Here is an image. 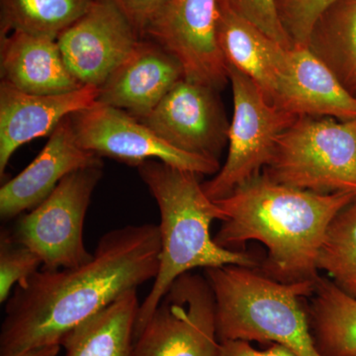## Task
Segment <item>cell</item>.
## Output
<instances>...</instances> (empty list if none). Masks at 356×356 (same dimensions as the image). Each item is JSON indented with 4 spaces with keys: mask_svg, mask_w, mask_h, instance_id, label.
I'll use <instances>...</instances> for the list:
<instances>
[{
    "mask_svg": "<svg viewBox=\"0 0 356 356\" xmlns=\"http://www.w3.org/2000/svg\"><path fill=\"white\" fill-rule=\"evenodd\" d=\"M159 252L158 225H129L105 234L86 264L40 269L6 302L0 356H57L70 332L156 278Z\"/></svg>",
    "mask_w": 356,
    "mask_h": 356,
    "instance_id": "cell-1",
    "label": "cell"
},
{
    "mask_svg": "<svg viewBox=\"0 0 356 356\" xmlns=\"http://www.w3.org/2000/svg\"><path fill=\"white\" fill-rule=\"evenodd\" d=\"M350 192L316 193L261 175L215 202L225 214L214 241L234 250L248 241L268 250L262 273L282 283L316 280L318 254L334 217L355 200Z\"/></svg>",
    "mask_w": 356,
    "mask_h": 356,
    "instance_id": "cell-2",
    "label": "cell"
},
{
    "mask_svg": "<svg viewBox=\"0 0 356 356\" xmlns=\"http://www.w3.org/2000/svg\"><path fill=\"white\" fill-rule=\"evenodd\" d=\"M138 170L158 203L161 252L153 287L140 305L135 339L172 283L184 274L196 268L257 266L250 255L220 247L211 238V225L215 220L224 221L225 214L206 195L196 173L154 159L142 163Z\"/></svg>",
    "mask_w": 356,
    "mask_h": 356,
    "instance_id": "cell-3",
    "label": "cell"
},
{
    "mask_svg": "<svg viewBox=\"0 0 356 356\" xmlns=\"http://www.w3.org/2000/svg\"><path fill=\"white\" fill-rule=\"evenodd\" d=\"M205 278L214 295L219 341L277 343L297 356H322L304 303L316 280L282 283L241 266L205 269Z\"/></svg>",
    "mask_w": 356,
    "mask_h": 356,
    "instance_id": "cell-4",
    "label": "cell"
},
{
    "mask_svg": "<svg viewBox=\"0 0 356 356\" xmlns=\"http://www.w3.org/2000/svg\"><path fill=\"white\" fill-rule=\"evenodd\" d=\"M262 175L302 191L356 194V120L298 117L281 134Z\"/></svg>",
    "mask_w": 356,
    "mask_h": 356,
    "instance_id": "cell-5",
    "label": "cell"
},
{
    "mask_svg": "<svg viewBox=\"0 0 356 356\" xmlns=\"http://www.w3.org/2000/svg\"><path fill=\"white\" fill-rule=\"evenodd\" d=\"M233 92L234 113L229 129L226 163L202 184L211 200L228 197L238 187L259 177L268 165L281 134L298 118L267 99L257 83L227 64Z\"/></svg>",
    "mask_w": 356,
    "mask_h": 356,
    "instance_id": "cell-6",
    "label": "cell"
},
{
    "mask_svg": "<svg viewBox=\"0 0 356 356\" xmlns=\"http://www.w3.org/2000/svg\"><path fill=\"white\" fill-rule=\"evenodd\" d=\"M102 166H90L65 177L48 198L21 215L11 236L41 259L48 270L86 264L93 254L83 242V226Z\"/></svg>",
    "mask_w": 356,
    "mask_h": 356,
    "instance_id": "cell-7",
    "label": "cell"
},
{
    "mask_svg": "<svg viewBox=\"0 0 356 356\" xmlns=\"http://www.w3.org/2000/svg\"><path fill=\"white\" fill-rule=\"evenodd\" d=\"M216 307L207 280L191 273L172 283L135 339V356H218Z\"/></svg>",
    "mask_w": 356,
    "mask_h": 356,
    "instance_id": "cell-8",
    "label": "cell"
},
{
    "mask_svg": "<svg viewBox=\"0 0 356 356\" xmlns=\"http://www.w3.org/2000/svg\"><path fill=\"white\" fill-rule=\"evenodd\" d=\"M79 144L98 156H107L126 165L139 166L147 161L201 175H216L219 161L185 153L124 110L96 102L70 115Z\"/></svg>",
    "mask_w": 356,
    "mask_h": 356,
    "instance_id": "cell-9",
    "label": "cell"
},
{
    "mask_svg": "<svg viewBox=\"0 0 356 356\" xmlns=\"http://www.w3.org/2000/svg\"><path fill=\"white\" fill-rule=\"evenodd\" d=\"M219 0H165L144 38L165 49L184 70V79L221 90L229 83L217 42Z\"/></svg>",
    "mask_w": 356,
    "mask_h": 356,
    "instance_id": "cell-10",
    "label": "cell"
},
{
    "mask_svg": "<svg viewBox=\"0 0 356 356\" xmlns=\"http://www.w3.org/2000/svg\"><path fill=\"white\" fill-rule=\"evenodd\" d=\"M139 32L111 0H95L57 43L67 69L81 86L102 88L137 48Z\"/></svg>",
    "mask_w": 356,
    "mask_h": 356,
    "instance_id": "cell-11",
    "label": "cell"
},
{
    "mask_svg": "<svg viewBox=\"0 0 356 356\" xmlns=\"http://www.w3.org/2000/svg\"><path fill=\"white\" fill-rule=\"evenodd\" d=\"M137 119L185 153L218 161L228 143L229 123L219 90L184 77L152 111Z\"/></svg>",
    "mask_w": 356,
    "mask_h": 356,
    "instance_id": "cell-12",
    "label": "cell"
},
{
    "mask_svg": "<svg viewBox=\"0 0 356 356\" xmlns=\"http://www.w3.org/2000/svg\"><path fill=\"white\" fill-rule=\"evenodd\" d=\"M90 166H102V158L81 147L70 116L67 117L51 132L46 146L34 161L2 185L0 217L10 220L34 209L65 177Z\"/></svg>",
    "mask_w": 356,
    "mask_h": 356,
    "instance_id": "cell-13",
    "label": "cell"
},
{
    "mask_svg": "<svg viewBox=\"0 0 356 356\" xmlns=\"http://www.w3.org/2000/svg\"><path fill=\"white\" fill-rule=\"evenodd\" d=\"M99 88L84 86L60 95H31L0 83V175L18 147L51 134L70 115L93 106Z\"/></svg>",
    "mask_w": 356,
    "mask_h": 356,
    "instance_id": "cell-14",
    "label": "cell"
},
{
    "mask_svg": "<svg viewBox=\"0 0 356 356\" xmlns=\"http://www.w3.org/2000/svg\"><path fill=\"white\" fill-rule=\"evenodd\" d=\"M184 77L177 58L152 40L142 38L132 55L99 88L97 102L140 118Z\"/></svg>",
    "mask_w": 356,
    "mask_h": 356,
    "instance_id": "cell-15",
    "label": "cell"
},
{
    "mask_svg": "<svg viewBox=\"0 0 356 356\" xmlns=\"http://www.w3.org/2000/svg\"><path fill=\"white\" fill-rule=\"evenodd\" d=\"M274 104L295 116L356 120V97L308 47L288 50L286 74Z\"/></svg>",
    "mask_w": 356,
    "mask_h": 356,
    "instance_id": "cell-16",
    "label": "cell"
},
{
    "mask_svg": "<svg viewBox=\"0 0 356 356\" xmlns=\"http://www.w3.org/2000/svg\"><path fill=\"white\" fill-rule=\"evenodd\" d=\"M216 36L226 64L250 76L274 104L286 74L289 49L238 15L225 0L218 2Z\"/></svg>",
    "mask_w": 356,
    "mask_h": 356,
    "instance_id": "cell-17",
    "label": "cell"
},
{
    "mask_svg": "<svg viewBox=\"0 0 356 356\" xmlns=\"http://www.w3.org/2000/svg\"><path fill=\"white\" fill-rule=\"evenodd\" d=\"M1 81L31 95H60L81 88L67 69L57 40L14 31L0 37Z\"/></svg>",
    "mask_w": 356,
    "mask_h": 356,
    "instance_id": "cell-18",
    "label": "cell"
},
{
    "mask_svg": "<svg viewBox=\"0 0 356 356\" xmlns=\"http://www.w3.org/2000/svg\"><path fill=\"white\" fill-rule=\"evenodd\" d=\"M140 303L137 290L79 325L65 337V356H135V327Z\"/></svg>",
    "mask_w": 356,
    "mask_h": 356,
    "instance_id": "cell-19",
    "label": "cell"
},
{
    "mask_svg": "<svg viewBox=\"0 0 356 356\" xmlns=\"http://www.w3.org/2000/svg\"><path fill=\"white\" fill-rule=\"evenodd\" d=\"M308 305L312 336L322 356H356V297L318 276Z\"/></svg>",
    "mask_w": 356,
    "mask_h": 356,
    "instance_id": "cell-20",
    "label": "cell"
},
{
    "mask_svg": "<svg viewBox=\"0 0 356 356\" xmlns=\"http://www.w3.org/2000/svg\"><path fill=\"white\" fill-rule=\"evenodd\" d=\"M308 48L356 97V0H337L318 17Z\"/></svg>",
    "mask_w": 356,
    "mask_h": 356,
    "instance_id": "cell-21",
    "label": "cell"
},
{
    "mask_svg": "<svg viewBox=\"0 0 356 356\" xmlns=\"http://www.w3.org/2000/svg\"><path fill=\"white\" fill-rule=\"evenodd\" d=\"M95 0H0V37L20 31L57 40Z\"/></svg>",
    "mask_w": 356,
    "mask_h": 356,
    "instance_id": "cell-22",
    "label": "cell"
},
{
    "mask_svg": "<svg viewBox=\"0 0 356 356\" xmlns=\"http://www.w3.org/2000/svg\"><path fill=\"white\" fill-rule=\"evenodd\" d=\"M317 266L337 287L356 297V198L330 224L318 252Z\"/></svg>",
    "mask_w": 356,
    "mask_h": 356,
    "instance_id": "cell-23",
    "label": "cell"
},
{
    "mask_svg": "<svg viewBox=\"0 0 356 356\" xmlns=\"http://www.w3.org/2000/svg\"><path fill=\"white\" fill-rule=\"evenodd\" d=\"M41 259L7 231L0 236V303H6L16 285L42 268Z\"/></svg>",
    "mask_w": 356,
    "mask_h": 356,
    "instance_id": "cell-24",
    "label": "cell"
},
{
    "mask_svg": "<svg viewBox=\"0 0 356 356\" xmlns=\"http://www.w3.org/2000/svg\"><path fill=\"white\" fill-rule=\"evenodd\" d=\"M337 0H276L281 22L293 47H308L314 26Z\"/></svg>",
    "mask_w": 356,
    "mask_h": 356,
    "instance_id": "cell-25",
    "label": "cell"
},
{
    "mask_svg": "<svg viewBox=\"0 0 356 356\" xmlns=\"http://www.w3.org/2000/svg\"><path fill=\"white\" fill-rule=\"evenodd\" d=\"M238 15L252 23L261 31L284 48H293L291 39L288 36L281 22L276 0H225Z\"/></svg>",
    "mask_w": 356,
    "mask_h": 356,
    "instance_id": "cell-26",
    "label": "cell"
},
{
    "mask_svg": "<svg viewBox=\"0 0 356 356\" xmlns=\"http://www.w3.org/2000/svg\"><path fill=\"white\" fill-rule=\"evenodd\" d=\"M144 38L147 26L165 0H111Z\"/></svg>",
    "mask_w": 356,
    "mask_h": 356,
    "instance_id": "cell-27",
    "label": "cell"
},
{
    "mask_svg": "<svg viewBox=\"0 0 356 356\" xmlns=\"http://www.w3.org/2000/svg\"><path fill=\"white\" fill-rule=\"evenodd\" d=\"M218 356H297L289 348L281 344L271 343L266 350H261L254 348L250 341H220Z\"/></svg>",
    "mask_w": 356,
    "mask_h": 356,
    "instance_id": "cell-28",
    "label": "cell"
}]
</instances>
